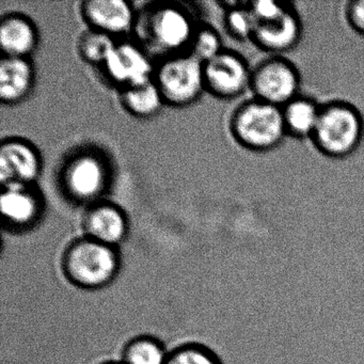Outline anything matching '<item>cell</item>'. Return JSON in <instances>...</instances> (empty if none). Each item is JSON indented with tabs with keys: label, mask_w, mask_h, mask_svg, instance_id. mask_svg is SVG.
Returning a JSON list of instances; mask_svg holds the SVG:
<instances>
[{
	"label": "cell",
	"mask_w": 364,
	"mask_h": 364,
	"mask_svg": "<svg viewBox=\"0 0 364 364\" xmlns=\"http://www.w3.org/2000/svg\"><path fill=\"white\" fill-rule=\"evenodd\" d=\"M107 182V166L93 153L74 155L63 168V187L76 201L95 203L105 191Z\"/></svg>",
	"instance_id": "7"
},
{
	"label": "cell",
	"mask_w": 364,
	"mask_h": 364,
	"mask_svg": "<svg viewBox=\"0 0 364 364\" xmlns=\"http://www.w3.org/2000/svg\"><path fill=\"white\" fill-rule=\"evenodd\" d=\"M223 50L219 33L210 27H199L193 35L187 53L202 63H205L220 54Z\"/></svg>",
	"instance_id": "22"
},
{
	"label": "cell",
	"mask_w": 364,
	"mask_h": 364,
	"mask_svg": "<svg viewBox=\"0 0 364 364\" xmlns=\"http://www.w3.org/2000/svg\"><path fill=\"white\" fill-rule=\"evenodd\" d=\"M0 208L3 218L14 227L35 223L41 212V200L33 185L12 184L1 186Z\"/></svg>",
	"instance_id": "14"
},
{
	"label": "cell",
	"mask_w": 364,
	"mask_h": 364,
	"mask_svg": "<svg viewBox=\"0 0 364 364\" xmlns=\"http://www.w3.org/2000/svg\"><path fill=\"white\" fill-rule=\"evenodd\" d=\"M117 43L116 38L90 29L80 37L78 50L86 63L103 68Z\"/></svg>",
	"instance_id": "19"
},
{
	"label": "cell",
	"mask_w": 364,
	"mask_h": 364,
	"mask_svg": "<svg viewBox=\"0 0 364 364\" xmlns=\"http://www.w3.org/2000/svg\"><path fill=\"white\" fill-rule=\"evenodd\" d=\"M168 355L161 344L152 338L132 342L124 353V364H167Z\"/></svg>",
	"instance_id": "21"
},
{
	"label": "cell",
	"mask_w": 364,
	"mask_h": 364,
	"mask_svg": "<svg viewBox=\"0 0 364 364\" xmlns=\"http://www.w3.org/2000/svg\"><path fill=\"white\" fill-rule=\"evenodd\" d=\"M225 24L228 33L234 39H252L255 31V21L249 9V4L225 3Z\"/></svg>",
	"instance_id": "20"
},
{
	"label": "cell",
	"mask_w": 364,
	"mask_h": 364,
	"mask_svg": "<svg viewBox=\"0 0 364 364\" xmlns=\"http://www.w3.org/2000/svg\"><path fill=\"white\" fill-rule=\"evenodd\" d=\"M65 265L70 277L78 284L99 287L116 274L118 257L114 247L86 236L70 247Z\"/></svg>",
	"instance_id": "5"
},
{
	"label": "cell",
	"mask_w": 364,
	"mask_h": 364,
	"mask_svg": "<svg viewBox=\"0 0 364 364\" xmlns=\"http://www.w3.org/2000/svg\"><path fill=\"white\" fill-rule=\"evenodd\" d=\"M120 97L125 110L136 118H152L165 105V101L153 80L138 86L121 89Z\"/></svg>",
	"instance_id": "17"
},
{
	"label": "cell",
	"mask_w": 364,
	"mask_h": 364,
	"mask_svg": "<svg viewBox=\"0 0 364 364\" xmlns=\"http://www.w3.org/2000/svg\"><path fill=\"white\" fill-rule=\"evenodd\" d=\"M35 84V70L28 58L4 57L0 61V100L18 104L28 97Z\"/></svg>",
	"instance_id": "16"
},
{
	"label": "cell",
	"mask_w": 364,
	"mask_h": 364,
	"mask_svg": "<svg viewBox=\"0 0 364 364\" xmlns=\"http://www.w3.org/2000/svg\"><path fill=\"white\" fill-rule=\"evenodd\" d=\"M38 31L27 16L14 14L0 22V48L4 57L28 58L38 46Z\"/></svg>",
	"instance_id": "15"
},
{
	"label": "cell",
	"mask_w": 364,
	"mask_h": 364,
	"mask_svg": "<svg viewBox=\"0 0 364 364\" xmlns=\"http://www.w3.org/2000/svg\"><path fill=\"white\" fill-rule=\"evenodd\" d=\"M347 18L355 31L364 35V0H357L349 4Z\"/></svg>",
	"instance_id": "24"
},
{
	"label": "cell",
	"mask_w": 364,
	"mask_h": 364,
	"mask_svg": "<svg viewBox=\"0 0 364 364\" xmlns=\"http://www.w3.org/2000/svg\"><path fill=\"white\" fill-rule=\"evenodd\" d=\"M146 53L176 56L188 52L197 27L188 11L178 4H150L137 14L135 28Z\"/></svg>",
	"instance_id": "1"
},
{
	"label": "cell",
	"mask_w": 364,
	"mask_h": 364,
	"mask_svg": "<svg viewBox=\"0 0 364 364\" xmlns=\"http://www.w3.org/2000/svg\"><path fill=\"white\" fill-rule=\"evenodd\" d=\"M205 90L220 99H235L250 88L252 72L244 58L223 50L220 54L203 63Z\"/></svg>",
	"instance_id": "8"
},
{
	"label": "cell",
	"mask_w": 364,
	"mask_h": 364,
	"mask_svg": "<svg viewBox=\"0 0 364 364\" xmlns=\"http://www.w3.org/2000/svg\"><path fill=\"white\" fill-rule=\"evenodd\" d=\"M167 364H219L208 351L199 348H183L168 358Z\"/></svg>",
	"instance_id": "23"
},
{
	"label": "cell",
	"mask_w": 364,
	"mask_h": 364,
	"mask_svg": "<svg viewBox=\"0 0 364 364\" xmlns=\"http://www.w3.org/2000/svg\"><path fill=\"white\" fill-rule=\"evenodd\" d=\"M153 80L165 104L173 107L195 103L205 90L203 63L188 53L167 57L155 68Z\"/></svg>",
	"instance_id": "4"
},
{
	"label": "cell",
	"mask_w": 364,
	"mask_h": 364,
	"mask_svg": "<svg viewBox=\"0 0 364 364\" xmlns=\"http://www.w3.org/2000/svg\"><path fill=\"white\" fill-rule=\"evenodd\" d=\"M299 86L296 68L284 59L272 58L252 72L250 88L255 99L283 108L298 97Z\"/></svg>",
	"instance_id": "6"
},
{
	"label": "cell",
	"mask_w": 364,
	"mask_h": 364,
	"mask_svg": "<svg viewBox=\"0 0 364 364\" xmlns=\"http://www.w3.org/2000/svg\"><path fill=\"white\" fill-rule=\"evenodd\" d=\"M231 132L249 150H272L287 134L282 108L257 99L246 102L234 112Z\"/></svg>",
	"instance_id": "2"
},
{
	"label": "cell",
	"mask_w": 364,
	"mask_h": 364,
	"mask_svg": "<svg viewBox=\"0 0 364 364\" xmlns=\"http://www.w3.org/2000/svg\"><path fill=\"white\" fill-rule=\"evenodd\" d=\"M84 228L87 237L114 248L127 236L129 223L118 206L95 202L85 213Z\"/></svg>",
	"instance_id": "12"
},
{
	"label": "cell",
	"mask_w": 364,
	"mask_h": 364,
	"mask_svg": "<svg viewBox=\"0 0 364 364\" xmlns=\"http://www.w3.org/2000/svg\"><path fill=\"white\" fill-rule=\"evenodd\" d=\"M363 135V121L349 104L334 102L321 107L318 124L312 139L323 154L344 157L359 146Z\"/></svg>",
	"instance_id": "3"
},
{
	"label": "cell",
	"mask_w": 364,
	"mask_h": 364,
	"mask_svg": "<svg viewBox=\"0 0 364 364\" xmlns=\"http://www.w3.org/2000/svg\"><path fill=\"white\" fill-rule=\"evenodd\" d=\"M287 133L297 138H312L321 107L306 97H297L282 108Z\"/></svg>",
	"instance_id": "18"
},
{
	"label": "cell",
	"mask_w": 364,
	"mask_h": 364,
	"mask_svg": "<svg viewBox=\"0 0 364 364\" xmlns=\"http://www.w3.org/2000/svg\"><path fill=\"white\" fill-rule=\"evenodd\" d=\"M103 69L110 82L121 89L150 82L155 72L146 50L132 42H118Z\"/></svg>",
	"instance_id": "9"
},
{
	"label": "cell",
	"mask_w": 364,
	"mask_h": 364,
	"mask_svg": "<svg viewBox=\"0 0 364 364\" xmlns=\"http://www.w3.org/2000/svg\"><path fill=\"white\" fill-rule=\"evenodd\" d=\"M42 170V161L35 146L26 140L10 138L0 146V182L33 185Z\"/></svg>",
	"instance_id": "10"
},
{
	"label": "cell",
	"mask_w": 364,
	"mask_h": 364,
	"mask_svg": "<svg viewBox=\"0 0 364 364\" xmlns=\"http://www.w3.org/2000/svg\"><path fill=\"white\" fill-rule=\"evenodd\" d=\"M301 25L299 18L289 7L277 18L255 22L252 40L269 52L281 53L291 50L299 41Z\"/></svg>",
	"instance_id": "13"
},
{
	"label": "cell",
	"mask_w": 364,
	"mask_h": 364,
	"mask_svg": "<svg viewBox=\"0 0 364 364\" xmlns=\"http://www.w3.org/2000/svg\"><path fill=\"white\" fill-rule=\"evenodd\" d=\"M80 12L90 29L114 38L134 31L138 14L124 0H88Z\"/></svg>",
	"instance_id": "11"
}]
</instances>
